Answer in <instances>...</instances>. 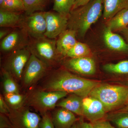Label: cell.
I'll list each match as a JSON object with an SVG mask.
<instances>
[{
    "mask_svg": "<svg viewBox=\"0 0 128 128\" xmlns=\"http://www.w3.org/2000/svg\"><path fill=\"white\" fill-rule=\"evenodd\" d=\"M98 82L81 78L63 70H55L43 82L42 89L60 91L75 94L82 98L89 96Z\"/></svg>",
    "mask_w": 128,
    "mask_h": 128,
    "instance_id": "cell-1",
    "label": "cell"
},
{
    "mask_svg": "<svg viewBox=\"0 0 128 128\" xmlns=\"http://www.w3.org/2000/svg\"><path fill=\"white\" fill-rule=\"evenodd\" d=\"M103 0H92L72 10L68 16V28L74 31L76 37H84L92 24L103 14Z\"/></svg>",
    "mask_w": 128,
    "mask_h": 128,
    "instance_id": "cell-2",
    "label": "cell"
},
{
    "mask_svg": "<svg viewBox=\"0 0 128 128\" xmlns=\"http://www.w3.org/2000/svg\"><path fill=\"white\" fill-rule=\"evenodd\" d=\"M89 96L100 101L106 113L127 103L128 88L122 86L99 84L92 90Z\"/></svg>",
    "mask_w": 128,
    "mask_h": 128,
    "instance_id": "cell-3",
    "label": "cell"
},
{
    "mask_svg": "<svg viewBox=\"0 0 128 128\" xmlns=\"http://www.w3.org/2000/svg\"><path fill=\"white\" fill-rule=\"evenodd\" d=\"M56 43V39L46 37L38 39L31 38L28 48L31 54L49 68L56 65L60 57L57 52Z\"/></svg>",
    "mask_w": 128,
    "mask_h": 128,
    "instance_id": "cell-4",
    "label": "cell"
},
{
    "mask_svg": "<svg viewBox=\"0 0 128 128\" xmlns=\"http://www.w3.org/2000/svg\"><path fill=\"white\" fill-rule=\"evenodd\" d=\"M68 94L66 92L47 91L42 89L33 92L26 101L28 105L33 108L42 115L54 108L58 101Z\"/></svg>",
    "mask_w": 128,
    "mask_h": 128,
    "instance_id": "cell-5",
    "label": "cell"
},
{
    "mask_svg": "<svg viewBox=\"0 0 128 128\" xmlns=\"http://www.w3.org/2000/svg\"><path fill=\"white\" fill-rule=\"evenodd\" d=\"M31 55L28 47L12 52L8 54L5 59L2 68L9 72L14 79L20 80Z\"/></svg>",
    "mask_w": 128,
    "mask_h": 128,
    "instance_id": "cell-6",
    "label": "cell"
},
{
    "mask_svg": "<svg viewBox=\"0 0 128 128\" xmlns=\"http://www.w3.org/2000/svg\"><path fill=\"white\" fill-rule=\"evenodd\" d=\"M7 115L12 128H40V124L42 118L28 108L22 107L17 109L10 108Z\"/></svg>",
    "mask_w": 128,
    "mask_h": 128,
    "instance_id": "cell-7",
    "label": "cell"
},
{
    "mask_svg": "<svg viewBox=\"0 0 128 128\" xmlns=\"http://www.w3.org/2000/svg\"><path fill=\"white\" fill-rule=\"evenodd\" d=\"M31 38L22 27L13 30L2 40L0 44V51L9 54L16 50L27 48Z\"/></svg>",
    "mask_w": 128,
    "mask_h": 128,
    "instance_id": "cell-8",
    "label": "cell"
},
{
    "mask_svg": "<svg viewBox=\"0 0 128 128\" xmlns=\"http://www.w3.org/2000/svg\"><path fill=\"white\" fill-rule=\"evenodd\" d=\"M44 12H36L24 16L21 27L30 38L38 39L45 37L46 25Z\"/></svg>",
    "mask_w": 128,
    "mask_h": 128,
    "instance_id": "cell-9",
    "label": "cell"
},
{
    "mask_svg": "<svg viewBox=\"0 0 128 128\" xmlns=\"http://www.w3.org/2000/svg\"><path fill=\"white\" fill-rule=\"evenodd\" d=\"M48 68L44 62L31 54L22 79L24 86L28 87L36 83L44 75Z\"/></svg>",
    "mask_w": 128,
    "mask_h": 128,
    "instance_id": "cell-10",
    "label": "cell"
},
{
    "mask_svg": "<svg viewBox=\"0 0 128 128\" xmlns=\"http://www.w3.org/2000/svg\"><path fill=\"white\" fill-rule=\"evenodd\" d=\"M46 29L44 36L50 39H56L68 27V16L58 12H44Z\"/></svg>",
    "mask_w": 128,
    "mask_h": 128,
    "instance_id": "cell-11",
    "label": "cell"
},
{
    "mask_svg": "<svg viewBox=\"0 0 128 128\" xmlns=\"http://www.w3.org/2000/svg\"><path fill=\"white\" fill-rule=\"evenodd\" d=\"M106 113L102 104L96 98L89 96L82 98V116L91 122L104 119Z\"/></svg>",
    "mask_w": 128,
    "mask_h": 128,
    "instance_id": "cell-12",
    "label": "cell"
},
{
    "mask_svg": "<svg viewBox=\"0 0 128 128\" xmlns=\"http://www.w3.org/2000/svg\"><path fill=\"white\" fill-rule=\"evenodd\" d=\"M64 65L69 70L84 75H91L96 73V63L89 57L70 58L64 62Z\"/></svg>",
    "mask_w": 128,
    "mask_h": 128,
    "instance_id": "cell-13",
    "label": "cell"
},
{
    "mask_svg": "<svg viewBox=\"0 0 128 128\" xmlns=\"http://www.w3.org/2000/svg\"><path fill=\"white\" fill-rule=\"evenodd\" d=\"M76 32L68 29L62 32L56 40V50L60 57H66L69 50L78 41Z\"/></svg>",
    "mask_w": 128,
    "mask_h": 128,
    "instance_id": "cell-14",
    "label": "cell"
},
{
    "mask_svg": "<svg viewBox=\"0 0 128 128\" xmlns=\"http://www.w3.org/2000/svg\"><path fill=\"white\" fill-rule=\"evenodd\" d=\"M60 108L55 110L51 116L54 126L55 128H71L77 121L74 114Z\"/></svg>",
    "mask_w": 128,
    "mask_h": 128,
    "instance_id": "cell-15",
    "label": "cell"
},
{
    "mask_svg": "<svg viewBox=\"0 0 128 128\" xmlns=\"http://www.w3.org/2000/svg\"><path fill=\"white\" fill-rule=\"evenodd\" d=\"M103 38L106 45L110 49L118 52H128V44L120 35L114 33L108 28L104 30Z\"/></svg>",
    "mask_w": 128,
    "mask_h": 128,
    "instance_id": "cell-16",
    "label": "cell"
},
{
    "mask_svg": "<svg viewBox=\"0 0 128 128\" xmlns=\"http://www.w3.org/2000/svg\"><path fill=\"white\" fill-rule=\"evenodd\" d=\"M103 18L109 21L120 12L128 8V0H103Z\"/></svg>",
    "mask_w": 128,
    "mask_h": 128,
    "instance_id": "cell-17",
    "label": "cell"
},
{
    "mask_svg": "<svg viewBox=\"0 0 128 128\" xmlns=\"http://www.w3.org/2000/svg\"><path fill=\"white\" fill-rule=\"evenodd\" d=\"M82 98L71 94L57 103L56 106L63 108L80 116H82Z\"/></svg>",
    "mask_w": 128,
    "mask_h": 128,
    "instance_id": "cell-18",
    "label": "cell"
},
{
    "mask_svg": "<svg viewBox=\"0 0 128 128\" xmlns=\"http://www.w3.org/2000/svg\"><path fill=\"white\" fill-rule=\"evenodd\" d=\"M24 16L20 13L0 9L1 28L20 27Z\"/></svg>",
    "mask_w": 128,
    "mask_h": 128,
    "instance_id": "cell-19",
    "label": "cell"
},
{
    "mask_svg": "<svg viewBox=\"0 0 128 128\" xmlns=\"http://www.w3.org/2000/svg\"><path fill=\"white\" fill-rule=\"evenodd\" d=\"M128 25V8L117 13L107 22V27L112 31L122 30Z\"/></svg>",
    "mask_w": 128,
    "mask_h": 128,
    "instance_id": "cell-20",
    "label": "cell"
},
{
    "mask_svg": "<svg viewBox=\"0 0 128 128\" xmlns=\"http://www.w3.org/2000/svg\"><path fill=\"white\" fill-rule=\"evenodd\" d=\"M50 0H22L25 7V15H30L37 12L44 11Z\"/></svg>",
    "mask_w": 128,
    "mask_h": 128,
    "instance_id": "cell-21",
    "label": "cell"
},
{
    "mask_svg": "<svg viewBox=\"0 0 128 128\" xmlns=\"http://www.w3.org/2000/svg\"><path fill=\"white\" fill-rule=\"evenodd\" d=\"M2 85L5 94L19 93V89L14 78L7 71L2 68Z\"/></svg>",
    "mask_w": 128,
    "mask_h": 128,
    "instance_id": "cell-22",
    "label": "cell"
},
{
    "mask_svg": "<svg viewBox=\"0 0 128 128\" xmlns=\"http://www.w3.org/2000/svg\"><path fill=\"white\" fill-rule=\"evenodd\" d=\"M105 119L111 122L116 128H128V112H120L108 114Z\"/></svg>",
    "mask_w": 128,
    "mask_h": 128,
    "instance_id": "cell-23",
    "label": "cell"
},
{
    "mask_svg": "<svg viewBox=\"0 0 128 128\" xmlns=\"http://www.w3.org/2000/svg\"><path fill=\"white\" fill-rule=\"evenodd\" d=\"M76 0H53V10L63 16H68Z\"/></svg>",
    "mask_w": 128,
    "mask_h": 128,
    "instance_id": "cell-24",
    "label": "cell"
},
{
    "mask_svg": "<svg viewBox=\"0 0 128 128\" xmlns=\"http://www.w3.org/2000/svg\"><path fill=\"white\" fill-rule=\"evenodd\" d=\"M90 52V50L87 44L78 41L69 50L66 57L70 58L86 57Z\"/></svg>",
    "mask_w": 128,
    "mask_h": 128,
    "instance_id": "cell-25",
    "label": "cell"
},
{
    "mask_svg": "<svg viewBox=\"0 0 128 128\" xmlns=\"http://www.w3.org/2000/svg\"><path fill=\"white\" fill-rule=\"evenodd\" d=\"M0 9L22 14L25 12V7L22 0H4Z\"/></svg>",
    "mask_w": 128,
    "mask_h": 128,
    "instance_id": "cell-26",
    "label": "cell"
},
{
    "mask_svg": "<svg viewBox=\"0 0 128 128\" xmlns=\"http://www.w3.org/2000/svg\"><path fill=\"white\" fill-rule=\"evenodd\" d=\"M103 68L108 72L119 74H128V60H122L116 64H108L104 66Z\"/></svg>",
    "mask_w": 128,
    "mask_h": 128,
    "instance_id": "cell-27",
    "label": "cell"
},
{
    "mask_svg": "<svg viewBox=\"0 0 128 128\" xmlns=\"http://www.w3.org/2000/svg\"><path fill=\"white\" fill-rule=\"evenodd\" d=\"M4 98L10 108L12 109H17L22 107L25 100V97L19 93L6 94Z\"/></svg>",
    "mask_w": 128,
    "mask_h": 128,
    "instance_id": "cell-28",
    "label": "cell"
},
{
    "mask_svg": "<svg viewBox=\"0 0 128 128\" xmlns=\"http://www.w3.org/2000/svg\"><path fill=\"white\" fill-rule=\"evenodd\" d=\"M40 126V128H55L51 116L47 113L42 115Z\"/></svg>",
    "mask_w": 128,
    "mask_h": 128,
    "instance_id": "cell-29",
    "label": "cell"
},
{
    "mask_svg": "<svg viewBox=\"0 0 128 128\" xmlns=\"http://www.w3.org/2000/svg\"><path fill=\"white\" fill-rule=\"evenodd\" d=\"M92 128H116L112 125L110 121L104 119L92 123Z\"/></svg>",
    "mask_w": 128,
    "mask_h": 128,
    "instance_id": "cell-30",
    "label": "cell"
},
{
    "mask_svg": "<svg viewBox=\"0 0 128 128\" xmlns=\"http://www.w3.org/2000/svg\"><path fill=\"white\" fill-rule=\"evenodd\" d=\"M0 128H12L10 120L6 114L0 113Z\"/></svg>",
    "mask_w": 128,
    "mask_h": 128,
    "instance_id": "cell-31",
    "label": "cell"
},
{
    "mask_svg": "<svg viewBox=\"0 0 128 128\" xmlns=\"http://www.w3.org/2000/svg\"><path fill=\"white\" fill-rule=\"evenodd\" d=\"M10 108L4 98L0 95V113L7 115L10 112Z\"/></svg>",
    "mask_w": 128,
    "mask_h": 128,
    "instance_id": "cell-32",
    "label": "cell"
},
{
    "mask_svg": "<svg viewBox=\"0 0 128 128\" xmlns=\"http://www.w3.org/2000/svg\"><path fill=\"white\" fill-rule=\"evenodd\" d=\"M92 0H76L73 6L72 10H74L78 8L84 6Z\"/></svg>",
    "mask_w": 128,
    "mask_h": 128,
    "instance_id": "cell-33",
    "label": "cell"
},
{
    "mask_svg": "<svg viewBox=\"0 0 128 128\" xmlns=\"http://www.w3.org/2000/svg\"><path fill=\"white\" fill-rule=\"evenodd\" d=\"M77 128H92V124L81 121L77 123Z\"/></svg>",
    "mask_w": 128,
    "mask_h": 128,
    "instance_id": "cell-34",
    "label": "cell"
},
{
    "mask_svg": "<svg viewBox=\"0 0 128 128\" xmlns=\"http://www.w3.org/2000/svg\"><path fill=\"white\" fill-rule=\"evenodd\" d=\"M9 30L6 29H2L0 30V39L1 40L10 33Z\"/></svg>",
    "mask_w": 128,
    "mask_h": 128,
    "instance_id": "cell-35",
    "label": "cell"
},
{
    "mask_svg": "<svg viewBox=\"0 0 128 128\" xmlns=\"http://www.w3.org/2000/svg\"><path fill=\"white\" fill-rule=\"evenodd\" d=\"M122 31L123 32L124 34L125 35V37L128 41V28L127 27L123 29Z\"/></svg>",
    "mask_w": 128,
    "mask_h": 128,
    "instance_id": "cell-36",
    "label": "cell"
},
{
    "mask_svg": "<svg viewBox=\"0 0 128 128\" xmlns=\"http://www.w3.org/2000/svg\"><path fill=\"white\" fill-rule=\"evenodd\" d=\"M125 106L122 109L120 110V112H128V102L125 104Z\"/></svg>",
    "mask_w": 128,
    "mask_h": 128,
    "instance_id": "cell-37",
    "label": "cell"
},
{
    "mask_svg": "<svg viewBox=\"0 0 128 128\" xmlns=\"http://www.w3.org/2000/svg\"><path fill=\"white\" fill-rule=\"evenodd\" d=\"M4 0H0V7L2 6Z\"/></svg>",
    "mask_w": 128,
    "mask_h": 128,
    "instance_id": "cell-38",
    "label": "cell"
},
{
    "mask_svg": "<svg viewBox=\"0 0 128 128\" xmlns=\"http://www.w3.org/2000/svg\"><path fill=\"white\" fill-rule=\"evenodd\" d=\"M71 128H77V123H76Z\"/></svg>",
    "mask_w": 128,
    "mask_h": 128,
    "instance_id": "cell-39",
    "label": "cell"
},
{
    "mask_svg": "<svg viewBox=\"0 0 128 128\" xmlns=\"http://www.w3.org/2000/svg\"></svg>",
    "mask_w": 128,
    "mask_h": 128,
    "instance_id": "cell-40",
    "label": "cell"
}]
</instances>
